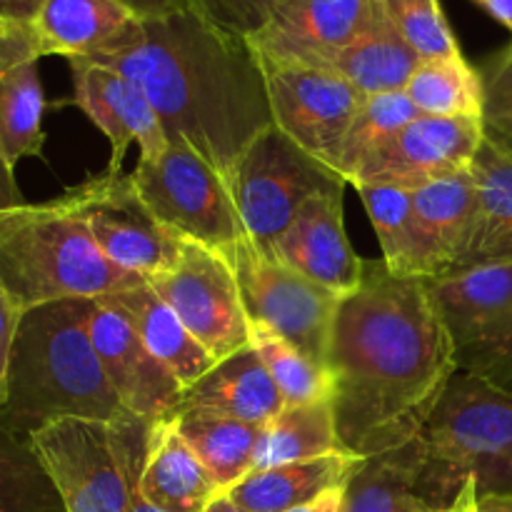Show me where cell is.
<instances>
[{
    "instance_id": "obj_1",
    "label": "cell",
    "mask_w": 512,
    "mask_h": 512,
    "mask_svg": "<svg viewBox=\"0 0 512 512\" xmlns=\"http://www.w3.org/2000/svg\"><path fill=\"white\" fill-rule=\"evenodd\" d=\"M328 373L348 453L370 458L418 438L458 373L428 283L365 260L360 285L340 298Z\"/></svg>"
},
{
    "instance_id": "obj_2",
    "label": "cell",
    "mask_w": 512,
    "mask_h": 512,
    "mask_svg": "<svg viewBox=\"0 0 512 512\" xmlns=\"http://www.w3.org/2000/svg\"><path fill=\"white\" fill-rule=\"evenodd\" d=\"M93 63L133 80L168 140H185L228 188L250 143L275 125L253 45L215 28L195 10L145 20L133 45Z\"/></svg>"
},
{
    "instance_id": "obj_3",
    "label": "cell",
    "mask_w": 512,
    "mask_h": 512,
    "mask_svg": "<svg viewBox=\"0 0 512 512\" xmlns=\"http://www.w3.org/2000/svg\"><path fill=\"white\" fill-rule=\"evenodd\" d=\"M95 300H58L20 315L0 423L28 440L63 418L115 420L120 403L90 340Z\"/></svg>"
},
{
    "instance_id": "obj_4",
    "label": "cell",
    "mask_w": 512,
    "mask_h": 512,
    "mask_svg": "<svg viewBox=\"0 0 512 512\" xmlns=\"http://www.w3.org/2000/svg\"><path fill=\"white\" fill-rule=\"evenodd\" d=\"M145 280L110 263L65 195L0 213V283L20 310L100 300Z\"/></svg>"
},
{
    "instance_id": "obj_5",
    "label": "cell",
    "mask_w": 512,
    "mask_h": 512,
    "mask_svg": "<svg viewBox=\"0 0 512 512\" xmlns=\"http://www.w3.org/2000/svg\"><path fill=\"white\" fill-rule=\"evenodd\" d=\"M425 450L423 488L438 510H448L460 490L512 495V393L455 373L438 408L420 433Z\"/></svg>"
},
{
    "instance_id": "obj_6",
    "label": "cell",
    "mask_w": 512,
    "mask_h": 512,
    "mask_svg": "<svg viewBox=\"0 0 512 512\" xmlns=\"http://www.w3.org/2000/svg\"><path fill=\"white\" fill-rule=\"evenodd\" d=\"M155 420L63 418L28 438L63 512H128L140 493Z\"/></svg>"
},
{
    "instance_id": "obj_7",
    "label": "cell",
    "mask_w": 512,
    "mask_h": 512,
    "mask_svg": "<svg viewBox=\"0 0 512 512\" xmlns=\"http://www.w3.org/2000/svg\"><path fill=\"white\" fill-rule=\"evenodd\" d=\"M448 328L458 373L512 393V263L425 280Z\"/></svg>"
},
{
    "instance_id": "obj_8",
    "label": "cell",
    "mask_w": 512,
    "mask_h": 512,
    "mask_svg": "<svg viewBox=\"0 0 512 512\" xmlns=\"http://www.w3.org/2000/svg\"><path fill=\"white\" fill-rule=\"evenodd\" d=\"M130 178L150 213L173 233L218 253L248 238L228 183L185 140H168L158 158L138 160Z\"/></svg>"
},
{
    "instance_id": "obj_9",
    "label": "cell",
    "mask_w": 512,
    "mask_h": 512,
    "mask_svg": "<svg viewBox=\"0 0 512 512\" xmlns=\"http://www.w3.org/2000/svg\"><path fill=\"white\" fill-rule=\"evenodd\" d=\"M345 185L343 175L305 153L273 125L243 153L230 193L248 238L270 258L275 240L293 223L305 200Z\"/></svg>"
},
{
    "instance_id": "obj_10",
    "label": "cell",
    "mask_w": 512,
    "mask_h": 512,
    "mask_svg": "<svg viewBox=\"0 0 512 512\" xmlns=\"http://www.w3.org/2000/svg\"><path fill=\"white\" fill-rule=\"evenodd\" d=\"M223 258L238 280L250 325L280 335L310 360L328 368L340 295L260 253L250 238L225 248Z\"/></svg>"
},
{
    "instance_id": "obj_11",
    "label": "cell",
    "mask_w": 512,
    "mask_h": 512,
    "mask_svg": "<svg viewBox=\"0 0 512 512\" xmlns=\"http://www.w3.org/2000/svg\"><path fill=\"white\" fill-rule=\"evenodd\" d=\"M155 293L178 313L195 340L218 360L250 348L253 325L240 300L238 280L223 253L183 238L175 263L148 278Z\"/></svg>"
},
{
    "instance_id": "obj_12",
    "label": "cell",
    "mask_w": 512,
    "mask_h": 512,
    "mask_svg": "<svg viewBox=\"0 0 512 512\" xmlns=\"http://www.w3.org/2000/svg\"><path fill=\"white\" fill-rule=\"evenodd\" d=\"M105 258L145 280L175 263L183 235L165 228L140 198L130 173L108 170L65 190Z\"/></svg>"
},
{
    "instance_id": "obj_13",
    "label": "cell",
    "mask_w": 512,
    "mask_h": 512,
    "mask_svg": "<svg viewBox=\"0 0 512 512\" xmlns=\"http://www.w3.org/2000/svg\"><path fill=\"white\" fill-rule=\"evenodd\" d=\"M260 65L275 128L338 173L343 140L368 95L333 70L268 58Z\"/></svg>"
},
{
    "instance_id": "obj_14",
    "label": "cell",
    "mask_w": 512,
    "mask_h": 512,
    "mask_svg": "<svg viewBox=\"0 0 512 512\" xmlns=\"http://www.w3.org/2000/svg\"><path fill=\"white\" fill-rule=\"evenodd\" d=\"M483 143V118L418 115L358 170L353 185H388L415 193L473 168Z\"/></svg>"
},
{
    "instance_id": "obj_15",
    "label": "cell",
    "mask_w": 512,
    "mask_h": 512,
    "mask_svg": "<svg viewBox=\"0 0 512 512\" xmlns=\"http://www.w3.org/2000/svg\"><path fill=\"white\" fill-rule=\"evenodd\" d=\"M378 15V0H283L248 43L260 58L323 68Z\"/></svg>"
},
{
    "instance_id": "obj_16",
    "label": "cell",
    "mask_w": 512,
    "mask_h": 512,
    "mask_svg": "<svg viewBox=\"0 0 512 512\" xmlns=\"http://www.w3.org/2000/svg\"><path fill=\"white\" fill-rule=\"evenodd\" d=\"M73 70V105H78L110 143L108 170H123L125 153L138 143L140 160L158 158L168 148V135L143 90L108 65L68 60Z\"/></svg>"
},
{
    "instance_id": "obj_17",
    "label": "cell",
    "mask_w": 512,
    "mask_h": 512,
    "mask_svg": "<svg viewBox=\"0 0 512 512\" xmlns=\"http://www.w3.org/2000/svg\"><path fill=\"white\" fill-rule=\"evenodd\" d=\"M90 340L128 413L163 420L178 410L183 383L145 348L133 325L100 300H95L90 313Z\"/></svg>"
},
{
    "instance_id": "obj_18",
    "label": "cell",
    "mask_w": 512,
    "mask_h": 512,
    "mask_svg": "<svg viewBox=\"0 0 512 512\" xmlns=\"http://www.w3.org/2000/svg\"><path fill=\"white\" fill-rule=\"evenodd\" d=\"M343 193L345 188H335L305 200L270 253V258L298 270L340 298L358 288L365 263L350 248L345 233Z\"/></svg>"
},
{
    "instance_id": "obj_19",
    "label": "cell",
    "mask_w": 512,
    "mask_h": 512,
    "mask_svg": "<svg viewBox=\"0 0 512 512\" xmlns=\"http://www.w3.org/2000/svg\"><path fill=\"white\" fill-rule=\"evenodd\" d=\"M478 208L473 168L413 193V278L438 280L458 270Z\"/></svg>"
},
{
    "instance_id": "obj_20",
    "label": "cell",
    "mask_w": 512,
    "mask_h": 512,
    "mask_svg": "<svg viewBox=\"0 0 512 512\" xmlns=\"http://www.w3.org/2000/svg\"><path fill=\"white\" fill-rule=\"evenodd\" d=\"M30 28L43 58L98 60L133 45L143 20L118 0H40Z\"/></svg>"
},
{
    "instance_id": "obj_21",
    "label": "cell",
    "mask_w": 512,
    "mask_h": 512,
    "mask_svg": "<svg viewBox=\"0 0 512 512\" xmlns=\"http://www.w3.org/2000/svg\"><path fill=\"white\" fill-rule=\"evenodd\" d=\"M283 408V393L253 345L218 360L198 383L185 390L178 405V410H200L260 428L278 418Z\"/></svg>"
},
{
    "instance_id": "obj_22",
    "label": "cell",
    "mask_w": 512,
    "mask_h": 512,
    "mask_svg": "<svg viewBox=\"0 0 512 512\" xmlns=\"http://www.w3.org/2000/svg\"><path fill=\"white\" fill-rule=\"evenodd\" d=\"M100 303L113 308L133 325L145 348L183 383L185 390L198 383L215 365L208 350L190 335L178 313L155 293L148 280H140L130 288L105 295L100 298Z\"/></svg>"
},
{
    "instance_id": "obj_23",
    "label": "cell",
    "mask_w": 512,
    "mask_h": 512,
    "mask_svg": "<svg viewBox=\"0 0 512 512\" xmlns=\"http://www.w3.org/2000/svg\"><path fill=\"white\" fill-rule=\"evenodd\" d=\"M218 480L200 463L173 418L155 420L140 495L163 512H205L223 495Z\"/></svg>"
},
{
    "instance_id": "obj_24",
    "label": "cell",
    "mask_w": 512,
    "mask_h": 512,
    "mask_svg": "<svg viewBox=\"0 0 512 512\" xmlns=\"http://www.w3.org/2000/svg\"><path fill=\"white\" fill-rule=\"evenodd\" d=\"M365 458L333 453L278 468L253 470L228 490V498L248 512H285L313 503L333 488H345Z\"/></svg>"
},
{
    "instance_id": "obj_25",
    "label": "cell",
    "mask_w": 512,
    "mask_h": 512,
    "mask_svg": "<svg viewBox=\"0 0 512 512\" xmlns=\"http://www.w3.org/2000/svg\"><path fill=\"white\" fill-rule=\"evenodd\" d=\"M423 440L413 438L360 463L345 485L343 512H443L423 488Z\"/></svg>"
},
{
    "instance_id": "obj_26",
    "label": "cell",
    "mask_w": 512,
    "mask_h": 512,
    "mask_svg": "<svg viewBox=\"0 0 512 512\" xmlns=\"http://www.w3.org/2000/svg\"><path fill=\"white\" fill-rule=\"evenodd\" d=\"M478 208L458 270L512 263V158L485 140L473 163Z\"/></svg>"
},
{
    "instance_id": "obj_27",
    "label": "cell",
    "mask_w": 512,
    "mask_h": 512,
    "mask_svg": "<svg viewBox=\"0 0 512 512\" xmlns=\"http://www.w3.org/2000/svg\"><path fill=\"white\" fill-rule=\"evenodd\" d=\"M420 63V55L400 38L380 10L373 25L335 53L323 68L338 73L363 95H383L408 88Z\"/></svg>"
},
{
    "instance_id": "obj_28",
    "label": "cell",
    "mask_w": 512,
    "mask_h": 512,
    "mask_svg": "<svg viewBox=\"0 0 512 512\" xmlns=\"http://www.w3.org/2000/svg\"><path fill=\"white\" fill-rule=\"evenodd\" d=\"M170 418L225 493L255 470L265 428L200 410H178Z\"/></svg>"
},
{
    "instance_id": "obj_29",
    "label": "cell",
    "mask_w": 512,
    "mask_h": 512,
    "mask_svg": "<svg viewBox=\"0 0 512 512\" xmlns=\"http://www.w3.org/2000/svg\"><path fill=\"white\" fill-rule=\"evenodd\" d=\"M333 453H348L340 443L333 403L323 400L308 405H285L278 418L265 425L255 453V470L325 458Z\"/></svg>"
},
{
    "instance_id": "obj_30",
    "label": "cell",
    "mask_w": 512,
    "mask_h": 512,
    "mask_svg": "<svg viewBox=\"0 0 512 512\" xmlns=\"http://www.w3.org/2000/svg\"><path fill=\"white\" fill-rule=\"evenodd\" d=\"M43 113L38 60L15 65L0 78V153L13 170L18 160L43 153Z\"/></svg>"
},
{
    "instance_id": "obj_31",
    "label": "cell",
    "mask_w": 512,
    "mask_h": 512,
    "mask_svg": "<svg viewBox=\"0 0 512 512\" xmlns=\"http://www.w3.org/2000/svg\"><path fill=\"white\" fill-rule=\"evenodd\" d=\"M405 95L423 115L435 118H483V78L463 55L423 60Z\"/></svg>"
},
{
    "instance_id": "obj_32",
    "label": "cell",
    "mask_w": 512,
    "mask_h": 512,
    "mask_svg": "<svg viewBox=\"0 0 512 512\" xmlns=\"http://www.w3.org/2000/svg\"><path fill=\"white\" fill-rule=\"evenodd\" d=\"M418 115L423 113L415 108L413 100L405 95V90H400V93L368 95L358 113H355L348 135L343 140L338 173L348 183H353L358 170Z\"/></svg>"
},
{
    "instance_id": "obj_33",
    "label": "cell",
    "mask_w": 512,
    "mask_h": 512,
    "mask_svg": "<svg viewBox=\"0 0 512 512\" xmlns=\"http://www.w3.org/2000/svg\"><path fill=\"white\" fill-rule=\"evenodd\" d=\"M63 500L28 440L0 423V512H60Z\"/></svg>"
},
{
    "instance_id": "obj_34",
    "label": "cell",
    "mask_w": 512,
    "mask_h": 512,
    "mask_svg": "<svg viewBox=\"0 0 512 512\" xmlns=\"http://www.w3.org/2000/svg\"><path fill=\"white\" fill-rule=\"evenodd\" d=\"M250 345L263 358L270 378L275 380L278 390L283 393L285 405L323 403V400L333 398V378H330L328 368L310 360L293 343L270 333V330L253 325Z\"/></svg>"
},
{
    "instance_id": "obj_35",
    "label": "cell",
    "mask_w": 512,
    "mask_h": 512,
    "mask_svg": "<svg viewBox=\"0 0 512 512\" xmlns=\"http://www.w3.org/2000/svg\"><path fill=\"white\" fill-rule=\"evenodd\" d=\"M355 190L378 233L383 263L395 275L413 278V193L388 185H358Z\"/></svg>"
},
{
    "instance_id": "obj_36",
    "label": "cell",
    "mask_w": 512,
    "mask_h": 512,
    "mask_svg": "<svg viewBox=\"0 0 512 512\" xmlns=\"http://www.w3.org/2000/svg\"><path fill=\"white\" fill-rule=\"evenodd\" d=\"M378 3L385 20L420 55V60L463 55L440 0H378Z\"/></svg>"
},
{
    "instance_id": "obj_37",
    "label": "cell",
    "mask_w": 512,
    "mask_h": 512,
    "mask_svg": "<svg viewBox=\"0 0 512 512\" xmlns=\"http://www.w3.org/2000/svg\"><path fill=\"white\" fill-rule=\"evenodd\" d=\"M485 140L512 158V45L480 68Z\"/></svg>"
},
{
    "instance_id": "obj_38",
    "label": "cell",
    "mask_w": 512,
    "mask_h": 512,
    "mask_svg": "<svg viewBox=\"0 0 512 512\" xmlns=\"http://www.w3.org/2000/svg\"><path fill=\"white\" fill-rule=\"evenodd\" d=\"M283 0H193V10L215 28L248 40Z\"/></svg>"
},
{
    "instance_id": "obj_39",
    "label": "cell",
    "mask_w": 512,
    "mask_h": 512,
    "mask_svg": "<svg viewBox=\"0 0 512 512\" xmlns=\"http://www.w3.org/2000/svg\"><path fill=\"white\" fill-rule=\"evenodd\" d=\"M38 40H35L33 28L25 20L13 18V15L0 13V78L15 65H23L28 60H40Z\"/></svg>"
},
{
    "instance_id": "obj_40",
    "label": "cell",
    "mask_w": 512,
    "mask_h": 512,
    "mask_svg": "<svg viewBox=\"0 0 512 512\" xmlns=\"http://www.w3.org/2000/svg\"><path fill=\"white\" fill-rule=\"evenodd\" d=\"M20 315L23 310L13 303L8 290L0 283V408L5 403V393H8V365L10 353H13L15 333H18Z\"/></svg>"
},
{
    "instance_id": "obj_41",
    "label": "cell",
    "mask_w": 512,
    "mask_h": 512,
    "mask_svg": "<svg viewBox=\"0 0 512 512\" xmlns=\"http://www.w3.org/2000/svg\"><path fill=\"white\" fill-rule=\"evenodd\" d=\"M138 20H160L168 15L193 10V0H118Z\"/></svg>"
},
{
    "instance_id": "obj_42",
    "label": "cell",
    "mask_w": 512,
    "mask_h": 512,
    "mask_svg": "<svg viewBox=\"0 0 512 512\" xmlns=\"http://www.w3.org/2000/svg\"><path fill=\"white\" fill-rule=\"evenodd\" d=\"M23 203V195H20L18 183H15L13 178V168L5 163L3 153H0V213L10 208H18V205Z\"/></svg>"
},
{
    "instance_id": "obj_43",
    "label": "cell",
    "mask_w": 512,
    "mask_h": 512,
    "mask_svg": "<svg viewBox=\"0 0 512 512\" xmlns=\"http://www.w3.org/2000/svg\"><path fill=\"white\" fill-rule=\"evenodd\" d=\"M345 510V488H333L328 493H323L320 498H315L313 503L298 505V508H290L285 512H343Z\"/></svg>"
},
{
    "instance_id": "obj_44",
    "label": "cell",
    "mask_w": 512,
    "mask_h": 512,
    "mask_svg": "<svg viewBox=\"0 0 512 512\" xmlns=\"http://www.w3.org/2000/svg\"><path fill=\"white\" fill-rule=\"evenodd\" d=\"M38 3L40 0H0V13L13 15V18L30 23L35 10H38Z\"/></svg>"
},
{
    "instance_id": "obj_45",
    "label": "cell",
    "mask_w": 512,
    "mask_h": 512,
    "mask_svg": "<svg viewBox=\"0 0 512 512\" xmlns=\"http://www.w3.org/2000/svg\"><path fill=\"white\" fill-rule=\"evenodd\" d=\"M475 3L483 5L498 23H503L512 33V0H475Z\"/></svg>"
},
{
    "instance_id": "obj_46",
    "label": "cell",
    "mask_w": 512,
    "mask_h": 512,
    "mask_svg": "<svg viewBox=\"0 0 512 512\" xmlns=\"http://www.w3.org/2000/svg\"><path fill=\"white\" fill-rule=\"evenodd\" d=\"M475 512H512V495H483Z\"/></svg>"
},
{
    "instance_id": "obj_47",
    "label": "cell",
    "mask_w": 512,
    "mask_h": 512,
    "mask_svg": "<svg viewBox=\"0 0 512 512\" xmlns=\"http://www.w3.org/2000/svg\"><path fill=\"white\" fill-rule=\"evenodd\" d=\"M475 505H478V490H475L473 483H468L463 490H460L458 500L443 512H475Z\"/></svg>"
},
{
    "instance_id": "obj_48",
    "label": "cell",
    "mask_w": 512,
    "mask_h": 512,
    "mask_svg": "<svg viewBox=\"0 0 512 512\" xmlns=\"http://www.w3.org/2000/svg\"><path fill=\"white\" fill-rule=\"evenodd\" d=\"M205 512H248V510H243L240 505H235L233 500L228 498V493H223L218 500H215V503H210V508Z\"/></svg>"
},
{
    "instance_id": "obj_49",
    "label": "cell",
    "mask_w": 512,
    "mask_h": 512,
    "mask_svg": "<svg viewBox=\"0 0 512 512\" xmlns=\"http://www.w3.org/2000/svg\"><path fill=\"white\" fill-rule=\"evenodd\" d=\"M128 512H163V510H158V508H153V505L148 503V500L143 498V495H135L133 498V503H130V510Z\"/></svg>"
}]
</instances>
